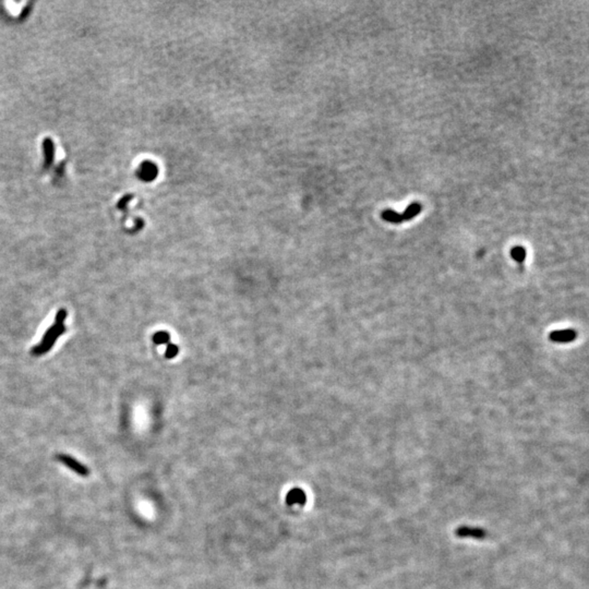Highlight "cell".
I'll return each mask as SVG.
<instances>
[{
  "label": "cell",
  "mask_w": 589,
  "mask_h": 589,
  "mask_svg": "<svg viewBox=\"0 0 589 589\" xmlns=\"http://www.w3.org/2000/svg\"><path fill=\"white\" fill-rule=\"evenodd\" d=\"M65 332H66V327L64 326V324L63 326H55L54 324L52 328H49L46 331L44 336H43L40 344L32 349V355L42 356V355L48 353L50 349H52V347L54 346L57 338L60 335H63Z\"/></svg>",
  "instance_id": "obj_1"
},
{
  "label": "cell",
  "mask_w": 589,
  "mask_h": 589,
  "mask_svg": "<svg viewBox=\"0 0 589 589\" xmlns=\"http://www.w3.org/2000/svg\"><path fill=\"white\" fill-rule=\"evenodd\" d=\"M421 210H422L421 204L413 203L405 210L403 214H399V213H396L393 210L383 211L382 212V218L385 221H389V223H392V224H399V223H402V221L411 220L412 218L416 217L421 212Z\"/></svg>",
  "instance_id": "obj_2"
},
{
  "label": "cell",
  "mask_w": 589,
  "mask_h": 589,
  "mask_svg": "<svg viewBox=\"0 0 589 589\" xmlns=\"http://www.w3.org/2000/svg\"><path fill=\"white\" fill-rule=\"evenodd\" d=\"M57 459L60 463H63L65 466H67L68 468H70L71 471H73L75 474H78L82 477H87L90 475V471L87 466L81 464L79 460H76L75 458H73L69 455L59 454V455H57Z\"/></svg>",
  "instance_id": "obj_3"
},
{
  "label": "cell",
  "mask_w": 589,
  "mask_h": 589,
  "mask_svg": "<svg viewBox=\"0 0 589 589\" xmlns=\"http://www.w3.org/2000/svg\"><path fill=\"white\" fill-rule=\"evenodd\" d=\"M577 334L574 330H558L553 331L550 334V339L554 343H570V341L574 340Z\"/></svg>",
  "instance_id": "obj_4"
},
{
  "label": "cell",
  "mask_w": 589,
  "mask_h": 589,
  "mask_svg": "<svg viewBox=\"0 0 589 589\" xmlns=\"http://www.w3.org/2000/svg\"><path fill=\"white\" fill-rule=\"evenodd\" d=\"M456 536L460 538H476V539H482L485 537V532L479 528H471V527H462L456 531Z\"/></svg>",
  "instance_id": "obj_5"
},
{
  "label": "cell",
  "mask_w": 589,
  "mask_h": 589,
  "mask_svg": "<svg viewBox=\"0 0 589 589\" xmlns=\"http://www.w3.org/2000/svg\"><path fill=\"white\" fill-rule=\"evenodd\" d=\"M169 340H170V335H169V333H167L166 331H159V332L155 333L154 336H153V341H154V343L157 345L168 344Z\"/></svg>",
  "instance_id": "obj_6"
},
{
  "label": "cell",
  "mask_w": 589,
  "mask_h": 589,
  "mask_svg": "<svg viewBox=\"0 0 589 589\" xmlns=\"http://www.w3.org/2000/svg\"><path fill=\"white\" fill-rule=\"evenodd\" d=\"M511 255H512V258H513L516 262L523 263L525 258H526V250L523 248V247H515V248L512 249Z\"/></svg>",
  "instance_id": "obj_7"
},
{
  "label": "cell",
  "mask_w": 589,
  "mask_h": 589,
  "mask_svg": "<svg viewBox=\"0 0 589 589\" xmlns=\"http://www.w3.org/2000/svg\"><path fill=\"white\" fill-rule=\"evenodd\" d=\"M179 353V348L178 346L174 345V344H168L167 348H166V352H165V357L167 359H173L175 358Z\"/></svg>",
  "instance_id": "obj_8"
},
{
  "label": "cell",
  "mask_w": 589,
  "mask_h": 589,
  "mask_svg": "<svg viewBox=\"0 0 589 589\" xmlns=\"http://www.w3.org/2000/svg\"><path fill=\"white\" fill-rule=\"evenodd\" d=\"M68 317V312L66 309H60L57 314H56V318H55V326H63L64 321L67 319Z\"/></svg>",
  "instance_id": "obj_9"
}]
</instances>
